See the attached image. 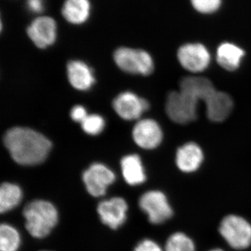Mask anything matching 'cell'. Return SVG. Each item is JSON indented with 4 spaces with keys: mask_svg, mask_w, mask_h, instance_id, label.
<instances>
[{
    "mask_svg": "<svg viewBox=\"0 0 251 251\" xmlns=\"http://www.w3.org/2000/svg\"><path fill=\"white\" fill-rule=\"evenodd\" d=\"M209 251H224V250H222V249H211V250Z\"/></svg>",
    "mask_w": 251,
    "mask_h": 251,
    "instance_id": "28",
    "label": "cell"
},
{
    "mask_svg": "<svg viewBox=\"0 0 251 251\" xmlns=\"http://www.w3.org/2000/svg\"><path fill=\"white\" fill-rule=\"evenodd\" d=\"M27 34L39 49L52 45L57 38V24L52 18L44 16L34 20L27 28Z\"/></svg>",
    "mask_w": 251,
    "mask_h": 251,
    "instance_id": "12",
    "label": "cell"
},
{
    "mask_svg": "<svg viewBox=\"0 0 251 251\" xmlns=\"http://www.w3.org/2000/svg\"><path fill=\"white\" fill-rule=\"evenodd\" d=\"M25 227L31 237L43 239L49 235L57 226L59 214L52 203L36 200L28 203L23 209Z\"/></svg>",
    "mask_w": 251,
    "mask_h": 251,
    "instance_id": "2",
    "label": "cell"
},
{
    "mask_svg": "<svg viewBox=\"0 0 251 251\" xmlns=\"http://www.w3.org/2000/svg\"><path fill=\"white\" fill-rule=\"evenodd\" d=\"M121 168L125 181L130 186L140 185L146 181L145 169L138 155H127L122 158Z\"/></svg>",
    "mask_w": 251,
    "mask_h": 251,
    "instance_id": "18",
    "label": "cell"
},
{
    "mask_svg": "<svg viewBox=\"0 0 251 251\" xmlns=\"http://www.w3.org/2000/svg\"><path fill=\"white\" fill-rule=\"evenodd\" d=\"M21 237L16 227L8 224L0 227V251H18L21 247Z\"/></svg>",
    "mask_w": 251,
    "mask_h": 251,
    "instance_id": "21",
    "label": "cell"
},
{
    "mask_svg": "<svg viewBox=\"0 0 251 251\" xmlns=\"http://www.w3.org/2000/svg\"><path fill=\"white\" fill-rule=\"evenodd\" d=\"M128 206L124 198L115 197L99 203L97 212L100 221L110 229H117L126 221Z\"/></svg>",
    "mask_w": 251,
    "mask_h": 251,
    "instance_id": "9",
    "label": "cell"
},
{
    "mask_svg": "<svg viewBox=\"0 0 251 251\" xmlns=\"http://www.w3.org/2000/svg\"></svg>",
    "mask_w": 251,
    "mask_h": 251,
    "instance_id": "29",
    "label": "cell"
},
{
    "mask_svg": "<svg viewBox=\"0 0 251 251\" xmlns=\"http://www.w3.org/2000/svg\"><path fill=\"white\" fill-rule=\"evenodd\" d=\"M115 173L101 163H94L82 175L86 189L95 198L105 195L107 188L115 182Z\"/></svg>",
    "mask_w": 251,
    "mask_h": 251,
    "instance_id": "8",
    "label": "cell"
},
{
    "mask_svg": "<svg viewBox=\"0 0 251 251\" xmlns=\"http://www.w3.org/2000/svg\"><path fill=\"white\" fill-rule=\"evenodd\" d=\"M179 64L188 72H204L210 64L211 55L209 50L203 44L188 43L184 44L177 51Z\"/></svg>",
    "mask_w": 251,
    "mask_h": 251,
    "instance_id": "7",
    "label": "cell"
},
{
    "mask_svg": "<svg viewBox=\"0 0 251 251\" xmlns=\"http://www.w3.org/2000/svg\"><path fill=\"white\" fill-rule=\"evenodd\" d=\"M164 251H196V246L186 234L176 232L168 238Z\"/></svg>",
    "mask_w": 251,
    "mask_h": 251,
    "instance_id": "22",
    "label": "cell"
},
{
    "mask_svg": "<svg viewBox=\"0 0 251 251\" xmlns=\"http://www.w3.org/2000/svg\"><path fill=\"white\" fill-rule=\"evenodd\" d=\"M199 100L182 92L173 91L168 94L166 111L168 117L179 125H186L197 119Z\"/></svg>",
    "mask_w": 251,
    "mask_h": 251,
    "instance_id": "3",
    "label": "cell"
},
{
    "mask_svg": "<svg viewBox=\"0 0 251 251\" xmlns=\"http://www.w3.org/2000/svg\"><path fill=\"white\" fill-rule=\"evenodd\" d=\"M114 60L117 67L128 74L149 75L154 69L152 57L143 50L120 48L114 53Z\"/></svg>",
    "mask_w": 251,
    "mask_h": 251,
    "instance_id": "5",
    "label": "cell"
},
{
    "mask_svg": "<svg viewBox=\"0 0 251 251\" xmlns=\"http://www.w3.org/2000/svg\"><path fill=\"white\" fill-rule=\"evenodd\" d=\"M139 206L152 224H163L173 216V209L168 198L160 191H150L144 193L140 198Z\"/></svg>",
    "mask_w": 251,
    "mask_h": 251,
    "instance_id": "6",
    "label": "cell"
},
{
    "mask_svg": "<svg viewBox=\"0 0 251 251\" xmlns=\"http://www.w3.org/2000/svg\"><path fill=\"white\" fill-rule=\"evenodd\" d=\"M89 0H66L62 8V15L68 22L82 24L87 21L90 14Z\"/></svg>",
    "mask_w": 251,
    "mask_h": 251,
    "instance_id": "19",
    "label": "cell"
},
{
    "mask_svg": "<svg viewBox=\"0 0 251 251\" xmlns=\"http://www.w3.org/2000/svg\"><path fill=\"white\" fill-rule=\"evenodd\" d=\"M67 74L71 85L76 90H89L95 82L90 68L81 61H71L67 65Z\"/></svg>",
    "mask_w": 251,
    "mask_h": 251,
    "instance_id": "16",
    "label": "cell"
},
{
    "mask_svg": "<svg viewBox=\"0 0 251 251\" xmlns=\"http://www.w3.org/2000/svg\"><path fill=\"white\" fill-rule=\"evenodd\" d=\"M87 115H87V110L82 105H75L71 111V117L72 120L80 123H82Z\"/></svg>",
    "mask_w": 251,
    "mask_h": 251,
    "instance_id": "26",
    "label": "cell"
},
{
    "mask_svg": "<svg viewBox=\"0 0 251 251\" xmlns=\"http://www.w3.org/2000/svg\"><path fill=\"white\" fill-rule=\"evenodd\" d=\"M80 124L82 130L89 135H98L105 128V120L103 117L96 114L87 115Z\"/></svg>",
    "mask_w": 251,
    "mask_h": 251,
    "instance_id": "23",
    "label": "cell"
},
{
    "mask_svg": "<svg viewBox=\"0 0 251 251\" xmlns=\"http://www.w3.org/2000/svg\"><path fill=\"white\" fill-rule=\"evenodd\" d=\"M244 56V50L232 43H223L216 50L218 64L227 72H234L239 69Z\"/></svg>",
    "mask_w": 251,
    "mask_h": 251,
    "instance_id": "15",
    "label": "cell"
},
{
    "mask_svg": "<svg viewBox=\"0 0 251 251\" xmlns=\"http://www.w3.org/2000/svg\"><path fill=\"white\" fill-rule=\"evenodd\" d=\"M3 140L13 159L22 166L41 164L52 148V143L46 136L25 127L8 130Z\"/></svg>",
    "mask_w": 251,
    "mask_h": 251,
    "instance_id": "1",
    "label": "cell"
},
{
    "mask_svg": "<svg viewBox=\"0 0 251 251\" xmlns=\"http://www.w3.org/2000/svg\"><path fill=\"white\" fill-rule=\"evenodd\" d=\"M27 6L33 14H41L45 9V0H27Z\"/></svg>",
    "mask_w": 251,
    "mask_h": 251,
    "instance_id": "27",
    "label": "cell"
},
{
    "mask_svg": "<svg viewBox=\"0 0 251 251\" xmlns=\"http://www.w3.org/2000/svg\"><path fill=\"white\" fill-rule=\"evenodd\" d=\"M179 90L192 96L198 100L205 102L216 90L209 79L203 77H185L179 83Z\"/></svg>",
    "mask_w": 251,
    "mask_h": 251,
    "instance_id": "17",
    "label": "cell"
},
{
    "mask_svg": "<svg viewBox=\"0 0 251 251\" xmlns=\"http://www.w3.org/2000/svg\"><path fill=\"white\" fill-rule=\"evenodd\" d=\"M133 138L140 148L153 150L161 145L163 131L158 122L151 119L140 120L133 129Z\"/></svg>",
    "mask_w": 251,
    "mask_h": 251,
    "instance_id": "11",
    "label": "cell"
},
{
    "mask_svg": "<svg viewBox=\"0 0 251 251\" xmlns=\"http://www.w3.org/2000/svg\"><path fill=\"white\" fill-rule=\"evenodd\" d=\"M219 232L235 250H244L251 245V225L241 216H226L220 224Z\"/></svg>",
    "mask_w": 251,
    "mask_h": 251,
    "instance_id": "4",
    "label": "cell"
},
{
    "mask_svg": "<svg viewBox=\"0 0 251 251\" xmlns=\"http://www.w3.org/2000/svg\"><path fill=\"white\" fill-rule=\"evenodd\" d=\"M206 115L211 122H221L230 115L234 108V102L228 94L215 91L205 102Z\"/></svg>",
    "mask_w": 251,
    "mask_h": 251,
    "instance_id": "13",
    "label": "cell"
},
{
    "mask_svg": "<svg viewBox=\"0 0 251 251\" xmlns=\"http://www.w3.org/2000/svg\"><path fill=\"white\" fill-rule=\"evenodd\" d=\"M112 106L121 118L125 120H134L140 118L143 112L150 108V103L134 93L126 92L119 94L114 99Z\"/></svg>",
    "mask_w": 251,
    "mask_h": 251,
    "instance_id": "10",
    "label": "cell"
},
{
    "mask_svg": "<svg viewBox=\"0 0 251 251\" xmlns=\"http://www.w3.org/2000/svg\"><path fill=\"white\" fill-rule=\"evenodd\" d=\"M134 251H164L154 241L145 239L138 243Z\"/></svg>",
    "mask_w": 251,
    "mask_h": 251,
    "instance_id": "25",
    "label": "cell"
},
{
    "mask_svg": "<svg viewBox=\"0 0 251 251\" xmlns=\"http://www.w3.org/2000/svg\"><path fill=\"white\" fill-rule=\"evenodd\" d=\"M23 191L18 185L5 182L0 188V211L6 213L19 205L23 199Z\"/></svg>",
    "mask_w": 251,
    "mask_h": 251,
    "instance_id": "20",
    "label": "cell"
},
{
    "mask_svg": "<svg viewBox=\"0 0 251 251\" xmlns=\"http://www.w3.org/2000/svg\"><path fill=\"white\" fill-rule=\"evenodd\" d=\"M191 3L198 12L202 14H211L220 9L222 0H191Z\"/></svg>",
    "mask_w": 251,
    "mask_h": 251,
    "instance_id": "24",
    "label": "cell"
},
{
    "mask_svg": "<svg viewBox=\"0 0 251 251\" xmlns=\"http://www.w3.org/2000/svg\"><path fill=\"white\" fill-rule=\"evenodd\" d=\"M204 160L202 149L195 143L184 144L178 149L175 157L176 166L183 173H191L199 169Z\"/></svg>",
    "mask_w": 251,
    "mask_h": 251,
    "instance_id": "14",
    "label": "cell"
}]
</instances>
